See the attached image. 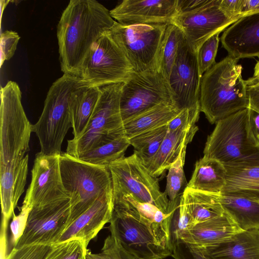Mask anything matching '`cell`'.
<instances>
[{"label": "cell", "instance_id": "37", "mask_svg": "<svg viewBox=\"0 0 259 259\" xmlns=\"http://www.w3.org/2000/svg\"><path fill=\"white\" fill-rule=\"evenodd\" d=\"M20 37L17 32L6 30L1 34V66L6 60H10L15 54Z\"/></svg>", "mask_w": 259, "mask_h": 259}, {"label": "cell", "instance_id": "46", "mask_svg": "<svg viewBox=\"0 0 259 259\" xmlns=\"http://www.w3.org/2000/svg\"><path fill=\"white\" fill-rule=\"evenodd\" d=\"M251 78L254 81L259 82V60L255 65L253 76Z\"/></svg>", "mask_w": 259, "mask_h": 259}, {"label": "cell", "instance_id": "24", "mask_svg": "<svg viewBox=\"0 0 259 259\" xmlns=\"http://www.w3.org/2000/svg\"><path fill=\"white\" fill-rule=\"evenodd\" d=\"M181 111L171 104L154 106L123 122L117 134L129 139L142 133L167 124Z\"/></svg>", "mask_w": 259, "mask_h": 259}, {"label": "cell", "instance_id": "20", "mask_svg": "<svg viewBox=\"0 0 259 259\" xmlns=\"http://www.w3.org/2000/svg\"><path fill=\"white\" fill-rule=\"evenodd\" d=\"M221 41L234 58L259 57V12L239 19L225 30Z\"/></svg>", "mask_w": 259, "mask_h": 259}, {"label": "cell", "instance_id": "21", "mask_svg": "<svg viewBox=\"0 0 259 259\" xmlns=\"http://www.w3.org/2000/svg\"><path fill=\"white\" fill-rule=\"evenodd\" d=\"M198 130L196 124L174 131L168 130L158 152L143 164L153 176H160L169 169L182 150L192 142Z\"/></svg>", "mask_w": 259, "mask_h": 259}, {"label": "cell", "instance_id": "18", "mask_svg": "<svg viewBox=\"0 0 259 259\" xmlns=\"http://www.w3.org/2000/svg\"><path fill=\"white\" fill-rule=\"evenodd\" d=\"M241 231H243L224 213L188 228L173 245L183 243L190 248L201 251L227 241Z\"/></svg>", "mask_w": 259, "mask_h": 259}, {"label": "cell", "instance_id": "39", "mask_svg": "<svg viewBox=\"0 0 259 259\" xmlns=\"http://www.w3.org/2000/svg\"><path fill=\"white\" fill-rule=\"evenodd\" d=\"M87 259H122L116 245L110 235L104 240L101 251L93 253L88 250Z\"/></svg>", "mask_w": 259, "mask_h": 259}, {"label": "cell", "instance_id": "30", "mask_svg": "<svg viewBox=\"0 0 259 259\" xmlns=\"http://www.w3.org/2000/svg\"><path fill=\"white\" fill-rule=\"evenodd\" d=\"M186 148L181 152L176 161L168 169L164 193L168 199V212H175L179 205L187 183L184 166Z\"/></svg>", "mask_w": 259, "mask_h": 259}, {"label": "cell", "instance_id": "6", "mask_svg": "<svg viewBox=\"0 0 259 259\" xmlns=\"http://www.w3.org/2000/svg\"><path fill=\"white\" fill-rule=\"evenodd\" d=\"M87 84L78 76L63 74L50 87L40 116L32 125V132L38 138L40 152L42 154L62 153L63 140L71 127V95L77 89Z\"/></svg>", "mask_w": 259, "mask_h": 259}, {"label": "cell", "instance_id": "32", "mask_svg": "<svg viewBox=\"0 0 259 259\" xmlns=\"http://www.w3.org/2000/svg\"><path fill=\"white\" fill-rule=\"evenodd\" d=\"M168 131L167 124L152 128L129 139L134 152L143 163L158 152Z\"/></svg>", "mask_w": 259, "mask_h": 259}, {"label": "cell", "instance_id": "4", "mask_svg": "<svg viewBox=\"0 0 259 259\" xmlns=\"http://www.w3.org/2000/svg\"><path fill=\"white\" fill-rule=\"evenodd\" d=\"M239 60L228 55L202 76L200 111L211 124L249 108L247 80L242 77Z\"/></svg>", "mask_w": 259, "mask_h": 259}, {"label": "cell", "instance_id": "22", "mask_svg": "<svg viewBox=\"0 0 259 259\" xmlns=\"http://www.w3.org/2000/svg\"><path fill=\"white\" fill-rule=\"evenodd\" d=\"M199 251L210 259H259V231H241L227 241Z\"/></svg>", "mask_w": 259, "mask_h": 259}, {"label": "cell", "instance_id": "29", "mask_svg": "<svg viewBox=\"0 0 259 259\" xmlns=\"http://www.w3.org/2000/svg\"><path fill=\"white\" fill-rule=\"evenodd\" d=\"M129 140L119 136L80 155L79 160L91 164L108 166L111 163L124 157L130 146Z\"/></svg>", "mask_w": 259, "mask_h": 259}, {"label": "cell", "instance_id": "9", "mask_svg": "<svg viewBox=\"0 0 259 259\" xmlns=\"http://www.w3.org/2000/svg\"><path fill=\"white\" fill-rule=\"evenodd\" d=\"M108 167L113 198L128 194L140 202L152 204L164 213H170L168 199L161 191L157 177L150 172L135 152L112 162Z\"/></svg>", "mask_w": 259, "mask_h": 259}, {"label": "cell", "instance_id": "13", "mask_svg": "<svg viewBox=\"0 0 259 259\" xmlns=\"http://www.w3.org/2000/svg\"><path fill=\"white\" fill-rule=\"evenodd\" d=\"M201 78L197 54L189 47L183 35L168 79L175 105L179 110L188 109L200 113Z\"/></svg>", "mask_w": 259, "mask_h": 259}, {"label": "cell", "instance_id": "16", "mask_svg": "<svg viewBox=\"0 0 259 259\" xmlns=\"http://www.w3.org/2000/svg\"><path fill=\"white\" fill-rule=\"evenodd\" d=\"M59 158L58 154H36L23 202L32 208L70 198L62 183Z\"/></svg>", "mask_w": 259, "mask_h": 259}, {"label": "cell", "instance_id": "11", "mask_svg": "<svg viewBox=\"0 0 259 259\" xmlns=\"http://www.w3.org/2000/svg\"><path fill=\"white\" fill-rule=\"evenodd\" d=\"M167 25L115 21L108 32L135 72L158 70L159 49Z\"/></svg>", "mask_w": 259, "mask_h": 259}, {"label": "cell", "instance_id": "44", "mask_svg": "<svg viewBox=\"0 0 259 259\" xmlns=\"http://www.w3.org/2000/svg\"><path fill=\"white\" fill-rule=\"evenodd\" d=\"M259 12V0H243L241 14L242 16Z\"/></svg>", "mask_w": 259, "mask_h": 259}, {"label": "cell", "instance_id": "35", "mask_svg": "<svg viewBox=\"0 0 259 259\" xmlns=\"http://www.w3.org/2000/svg\"><path fill=\"white\" fill-rule=\"evenodd\" d=\"M52 245L36 244L13 247L6 259H45Z\"/></svg>", "mask_w": 259, "mask_h": 259}, {"label": "cell", "instance_id": "14", "mask_svg": "<svg viewBox=\"0 0 259 259\" xmlns=\"http://www.w3.org/2000/svg\"><path fill=\"white\" fill-rule=\"evenodd\" d=\"M70 212V198L32 207L23 234L14 247L57 243L66 229Z\"/></svg>", "mask_w": 259, "mask_h": 259}, {"label": "cell", "instance_id": "3", "mask_svg": "<svg viewBox=\"0 0 259 259\" xmlns=\"http://www.w3.org/2000/svg\"><path fill=\"white\" fill-rule=\"evenodd\" d=\"M18 84L9 81L1 89L0 176H27L32 125L27 118Z\"/></svg>", "mask_w": 259, "mask_h": 259}, {"label": "cell", "instance_id": "7", "mask_svg": "<svg viewBox=\"0 0 259 259\" xmlns=\"http://www.w3.org/2000/svg\"><path fill=\"white\" fill-rule=\"evenodd\" d=\"M59 161L62 183L70 198L67 228L99 197L112 191V180L108 166L85 162L66 153L60 155Z\"/></svg>", "mask_w": 259, "mask_h": 259}, {"label": "cell", "instance_id": "40", "mask_svg": "<svg viewBox=\"0 0 259 259\" xmlns=\"http://www.w3.org/2000/svg\"><path fill=\"white\" fill-rule=\"evenodd\" d=\"M171 256L175 259H210L204 253L190 248L183 243L173 245Z\"/></svg>", "mask_w": 259, "mask_h": 259}, {"label": "cell", "instance_id": "36", "mask_svg": "<svg viewBox=\"0 0 259 259\" xmlns=\"http://www.w3.org/2000/svg\"><path fill=\"white\" fill-rule=\"evenodd\" d=\"M32 207L28 203L23 202L18 215L14 213L10 224L12 233V242L14 245L22 236L27 225V221Z\"/></svg>", "mask_w": 259, "mask_h": 259}, {"label": "cell", "instance_id": "8", "mask_svg": "<svg viewBox=\"0 0 259 259\" xmlns=\"http://www.w3.org/2000/svg\"><path fill=\"white\" fill-rule=\"evenodd\" d=\"M123 83L100 88V94L85 130L77 139L68 140L66 153L78 158L80 155L115 138L122 124L120 100Z\"/></svg>", "mask_w": 259, "mask_h": 259}, {"label": "cell", "instance_id": "27", "mask_svg": "<svg viewBox=\"0 0 259 259\" xmlns=\"http://www.w3.org/2000/svg\"><path fill=\"white\" fill-rule=\"evenodd\" d=\"M220 194L196 190L186 187L182 198L191 219V226L225 213L220 200Z\"/></svg>", "mask_w": 259, "mask_h": 259}, {"label": "cell", "instance_id": "26", "mask_svg": "<svg viewBox=\"0 0 259 259\" xmlns=\"http://www.w3.org/2000/svg\"><path fill=\"white\" fill-rule=\"evenodd\" d=\"M100 94V88L87 84L77 89L71 95L70 114L73 139H78L87 127Z\"/></svg>", "mask_w": 259, "mask_h": 259}, {"label": "cell", "instance_id": "28", "mask_svg": "<svg viewBox=\"0 0 259 259\" xmlns=\"http://www.w3.org/2000/svg\"><path fill=\"white\" fill-rule=\"evenodd\" d=\"M224 166L226 182L221 194L259 198V165Z\"/></svg>", "mask_w": 259, "mask_h": 259}, {"label": "cell", "instance_id": "33", "mask_svg": "<svg viewBox=\"0 0 259 259\" xmlns=\"http://www.w3.org/2000/svg\"><path fill=\"white\" fill-rule=\"evenodd\" d=\"M87 246L79 239H72L52 245L45 259H87Z\"/></svg>", "mask_w": 259, "mask_h": 259}, {"label": "cell", "instance_id": "45", "mask_svg": "<svg viewBox=\"0 0 259 259\" xmlns=\"http://www.w3.org/2000/svg\"><path fill=\"white\" fill-rule=\"evenodd\" d=\"M249 109V122L251 129L255 139L259 142V113Z\"/></svg>", "mask_w": 259, "mask_h": 259}, {"label": "cell", "instance_id": "31", "mask_svg": "<svg viewBox=\"0 0 259 259\" xmlns=\"http://www.w3.org/2000/svg\"><path fill=\"white\" fill-rule=\"evenodd\" d=\"M183 36L182 31L176 25L172 23L167 25L159 47L157 58V70L167 81Z\"/></svg>", "mask_w": 259, "mask_h": 259}, {"label": "cell", "instance_id": "25", "mask_svg": "<svg viewBox=\"0 0 259 259\" xmlns=\"http://www.w3.org/2000/svg\"><path fill=\"white\" fill-rule=\"evenodd\" d=\"M226 169L219 161L203 156L195 164L187 187L193 189L220 194L226 185Z\"/></svg>", "mask_w": 259, "mask_h": 259}, {"label": "cell", "instance_id": "38", "mask_svg": "<svg viewBox=\"0 0 259 259\" xmlns=\"http://www.w3.org/2000/svg\"><path fill=\"white\" fill-rule=\"evenodd\" d=\"M200 113L190 111L188 109L182 110L174 118L167 123L168 130L174 131L179 128L187 127L196 124Z\"/></svg>", "mask_w": 259, "mask_h": 259}, {"label": "cell", "instance_id": "17", "mask_svg": "<svg viewBox=\"0 0 259 259\" xmlns=\"http://www.w3.org/2000/svg\"><path fill=\"white\" fill-rule=\"evenodd\" d=\"M177 0H124L110 11L118 23L169 24L177 15Z\"/></svg>", "mask_w": 259, "mask_h": 259}, {"label": "cell", "instance_id": "19", "mask_svg": "<svg viewBox=\"0 0 259 259\" xmlns=\"http://www.w3.org/2000/svg\"><path fill=\"white\" fill-rule=\"evenodd\" d=\"M113 211L112 191L99 197L94 203L79 216L65 230L58 242L72 239L82 240L88 247L107 223Z\"/></svg>", "mask_w": 259, "mask_h": 259}, {"label": "cell", "instance_id": "15", "mask_svg": "<svg viewBox=\"0 0 259 259\" xmlns=\"http://www.w3.org/2000/svg\"><path fill=\"white\" fill-rule=\"evenodd\" d=\"M220 0H208L193 11L177 15L171 23L182 31L189 47L195 53L209 37L221 33L237 21L226 17L220 8Z\"/></svg>", "mask_w": 259, "mask_h": 259}, {"label": "cell", "instance_id": "12", "mask_svg": "<svg viewBox=\"0 0 259 259\" xmlns=\"http://www.w3.org/2000/svg\"><path fill=\"white\" fill-rule=\"evenodd\" d=\"M161 104L175 105L168 81L159 71H135L130 79L123 82L120 100L122 123Z\"/></svg>", "mask_w": 259, "mask_h": 259}, {"label": "cell", "instance_id": "43", "mask_svg": "<svg viewBox=\"0 0 259 259\" xmlns=\"http://www.w3.org/2000/svg\"><path fill=\"white\" fill-rule=\"evenodd\" d=\"M208 0H177V15L193 11L203 6Z\"/></svg>", "mask_w": 259, "mask_h": 259}, {"label": "cell", "instance_id": "42", "mask_svg": "<svg viewBox=\"0 0 259 259\" xmlns=\"http://www.w3.org/2000/svg\"><path fill=\"white\" fill-rule=\"evenodd\" d=\"M249 108L259 113V82L251 78L247 80Z\"/></svg>", "mask_w": 259, "mask_h": 259}, {"label": "cell", "instance_id": "10", "mask_svg": "<svg viewBox=\"0 0 259 259\" xmlns=\"http://www.w3.org/2000/svg\"><path fill=\"white\" fill-rule=\"evenodd\" d=\"M108 31L92 45L77 73L76 76L89 86L100 88L123 83L135 72Z\"/></svg>", "mask_w": 259, "mask_h": 259}, {"label": "cell", "instance_id": "2", "mask_svg": "<svg viewBox=\"0 0 259 259\" xmlns=\"http://www.w3.org/2000/svg\"><path fill=\"white\" fill-rule=\"evenodd\" d=\"M110 236L122 259H164L171 256V227L141 215L122 197L113 198Z\"/></svg>", "mask_w": 259, "mask_h": 259}, {"label": "cell", "instance_id": "41", "mask_svg": "<svg viewBox=\"0 0 259 259\" xmlns=\"http://www.w3.org/2000/svg\"><path fill=\"white\" fill-rule=\"evenodd\" d=\"M243 0H220V8L229 18L238 20L241 14Z\"/></svg>", "mask_w": 259, "mask_h": 259}, {"label": "cell", "instance_id": "34", "mask_svg": "<svg viewBox=\"0 0 259 259\" xmlns=\"http://www.w3.org/2000/svg\"><path fill=\"white\" fill-rule=\"evenodd\" d=\"M217 33L206 40L201 46L197 54L199 71L202 76L215 63L219 44V34Z\"/></svg>", "mask_w": 259, "mask_h": 259}, {"label": "cell", "instance_id": "23", "mask_svg": "<svg viewBox=\"0 0 259 259\" xmlns=\"http://www.w3.org/2000/svg\"><path fill=\"white\" fill-rule=\"evenodd\" d=\"M226 213L242 231H259V198L234 194H221Z\"/></svg>", "mask_w": 259, "mask_h": 259}, {"label": "cell", "instance_id": "5", "mask_svg": "<svg viewBox=\"0 0 259 259\" xmlns=\"http://www.w3.org/2000/svg\"><path fill=\"white\" fill-rule=\"evenodd\" d=\"M249 111L247 108L217 122L207 137L203 156L225 165H259V142L251 129Z\"/></svg>", "mask_w": 259, "mask_h": 259}, {"label": "cell", "instance_id": "1", "mask_svg": "<svg viewBox=\"0 0 259 259\" xmlns=\"http://www.w3.org/2000/svg\"><path fill=\"white\" fill-rule=\"evenodd\" d=\"M115 22L110 11L97 1H70L57 27L63 73L76 76L92 45Z\"/></svg>", "mask_w": 259, "mask_h": 259}]
</instances>
